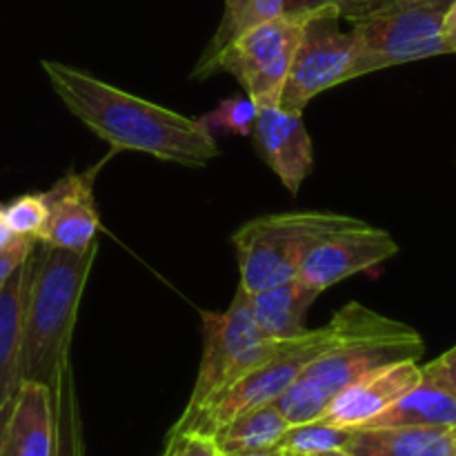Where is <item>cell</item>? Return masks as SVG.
Listing matches in <instances>:
<instances>
[{"mask_svg":"<svg viewBox=\"0 0 456 456\" xmlns=\"http://www.w3.org/2000/svg\"><path fill=\"white\" fill-rule=\"evenodd\" d=\"M96 169L89 172H67L58 178L47 194L49 216L40 243L49 248L83 252L96 243L101 232L96 199H94V178Z\"/></svg>","mask_w":456,"mask_h":456,"instance_id":"13","label":"cell"},{"mask_svg":"<svg viewBox=\"0 0 456 456\" xmlns=\"http://www.w3.org/2000/svg\"><path fill=\"white\" fill-rule=\"evenodd\" d=\"M396 0H283V13L292 18L332 16L338 20L356 22Z\"/></svg>","mask_w":456,"mask_h":456,"instance_id":"23","label":"cell"},{"mask_svg":"<svg viewBox=\"0 0 456 456\" xmlns=\"http://www.w3.org/2000/svg\"><path fill=\"white\" fill-rule=\"evenodd\" d=\"M49 392H52L53 417H56V452L53 456H85L83 419H80L71 361L62 365Z\"/></svg>","mask_w":456,"mask_h":456,"instance_id":"20","label":"cell"},{"mask_svg":"<svg viewBox=\"0 0 456 456\" xmlns=\"http://www.w3.org/2000/svg\"><path fill=\"white\" fill-rule=\"evenodd\" d=\"M410 4H419V7H426L432 9V12H439V13H448V9L452 7L456 0H405Z\"/></svg>","mask_w":456,"mask_h":456,"instance_id":"31","label":"cell"},{"mask_svg":"<svg viewBox=\"0 0 456 456\" xmlns=\"http://www.w3.org/2000/svg\"><path fill=\"white\" fill-rule=\"evenodd\" d=\"M289 430V421L274 403L249 410L227 423L214 435L223 454L256 452V450L279 448L281 439Z\"/></svg>","mask_w":456,"mask_h":456,"instance_id":"19","label":"cell"},{"mask_svg":"<svg viewBox=\"0 0 456 456\" xmlns=\"http://www.w3.org/2000/svg\"><path fill=\"white\" fill-rule=\"evenodd\" d=\"M62 105L114 151H138L185 167H205L218 156V142L203 118H190L169 107L96 78L58 61L40 62Z\"/></svg>","mask_w":456,"mask_h":456,"instance_id":"1","label":"cell"},{"mask_svg":"<svg viewBox=\"0 0 456 456\" xmlns=\"http://www.w3.org/2000/svg\"><path fill=\"white\" fill-rule=\"evenodd\" d=\"M34 252V249H31ZM31 252H9V254H0V289L4 288L9 279H12L13 272L20 267V263L29 256Z\"/></svg>","mask_w":456,"mask_h":456,"instance_id":"29","label":"cell"},{"mask_svg":"<svg viewBox=\"0 0 456 456\" xmlns=\"http://www.w3.org/2000/svg\"><path fill=\"white\" fill-rule=\"evenodd\" d=\"M421 372L426 381L435 383V386H439L441 390H445L456 399V346L450 347L441 356H436L430 363L421 365Z\"/></svg>","mask_w":456,"mask_h":456,"instance_id":"27","label":"cell"},{"mask_svg":"<svg viewBox=\"0 0 456 456\" xmlns=\"http://www.w3.org/2000/svg\"><path fill=\"white\" fill-rule=\"evenodd\" d=\"M352 439V430L328 426L323 421H307L298 426H289L279 448L297 456H316L332 450L347 448Z\"/></svg>","mask_w":456,"mask_h":456,"instance_id":"22","label":"cell"},{"mask_svg":"<svg viewBox=\"0 0 456 456\" xmlns=\"http://www.w3.org/2000/svg\"><path fill=\"white\" fill-rule=\"evenodd\" d=\"M305 22V18L285 13L261 22L225 45L209 61L196 62L191 78L205 80L227 71L258 107L279 105Z\"/></svg>","mask_w":456,"mask_h":456,"instance_id":"7","label":"cell"},{"mask_svg":"<svg viewBox=\"0 0 456 456\" xmlns=\"http://www.w3.org/2000/svg\"><path fill=\"white\" fill-rule=\"evenodd\" d=\"M96 256L98 240L83 252L36 243L22 319V381L52 387L71 361V334Z\"/></svg>","mask_w":456,"mask_h":456,"instance_id":"3","label":"cell"},{"mask_svg":"<svg viewBox=\"0 0 456 456\" xmlns=\"http://www.w3.org/2000/svg\"><path fill=\"white\" fill-rule=\"evenodd\" d=\"M252 136L267 167L279 176L289 194H298L314 167V147L303 111H289L279 105L258 107Z\"/></svg>","mask_w":456,"mask_h":456,"instance_id":"12","label":"cell"},{"mask_svg":"<svg viewBox=\"0 0 456 456\" xmlns=\"http://www.w3.org/2000/svg\"><path fill=\"white\" fill-rule=\"evenodd\" d=\"M354 221V216L332 212H281L243 223L232 234L240 274L239 288L256 294L297 279L307 252L321 239Z\"/></svg>","mask_w":456,"mask_h":456,"instance_id":"4","label":"cell"},{"mask_svg":"<svg viewBox=\"0 0 456 456\" xmlns=\"http://www.w3.org/2000/svg\"><path fill=\"white\" fill-rule=\"evenodd\" d=\"M279 16H283V0H225L221 25H218L216 34L209 40L208 49L199 58V62L216 56L225 45H230L232 40L239 38L252 27Z\"/></svg>","mask_w":456,"mask_h":456,"instance_id":"21","label":"cell"},{"mask_svg":"<svg viewBox=\"0 0 456 456\" xmlns=\"http://www.w3.org/2000/svg\"><path fill=\"white\" fill-rule=\"evenodd\" d=\"M316 298L319 297L297 279L249 294L254 321L270 341H294L303 337L307 332V312Z\"/></svg>","mask_w":456,"mask_h":456,"instance_id":"17","label":"cell"},{"mask_svg":"<svg viewBox=\"0 0 456 456\" xmlns=\"http://www.w3.org/2000/svg\"><path fill=\"white\" fill-rule=\"evenodd\" d=\"M423 372L419 361H396L363 374L343 387L316 421L343 430H359L386 412L405 392L421 383Z\"/></svg>","mask_w":456,"mask_h":456,"instance_id":"11","label":"cell"},{"mask_svg":"<svg viewBox=\"0 0 456 456\" xmlns=\"http://www.w3.org/2000/svg\"><path fill=\"white\" fill-rule=\"evenodd\" d=\"M330 341H332V325L328 321L323 328L307 330L303 337L283 343L274 354L243 374L221 395L212 396L194 414L178 419L167 436L181 435V432H200V435L214 436L240 414L274 403L301 377L303 370L316 356L323 354Z\"/></svg>","mask_w":456,"mask_h":456,"instance_id":"5","label":"cell"},{"mask_svg":"<svg viewBox=\"0 0 456 456\" xmlns=\"http://www.w3.org/2000/svg\"><path fill=\"white\" fill-rule=\"evenodd\" d=\"M36 248V240L22 239L9 225L7 216H4V205H0V254L9 252H31Z\"/></svg>","mask_w":456,"mask_h":456,"instance_id":"28","label":"cell"},{"mask_svg":"<svg viewBox=\"0 0 456 456\" xmlns=\"http://www.w3.org/2000/svg\"><path fill=\"white\" fill-rule=\"evenodd\" d=\"M354 456H456V426L361 428L347 444Z\"/></svg>","mask_w":456,"mask_h":456,"instance_id":"16","label":"cell"},{"mask_svg":"<svg viewBox=\"0 0 456 456\" xmlns=\"http://www.w3.org/2000/svg\"><path fill=\"white\" fill-rule=\"evenodd\" d=\"M316 456H354V454H352L347 448H341V450H332V452H323V454H316Z\"/></svg>","mask_w":456,"mask_h":456,"instance_id":"33","label":"cell"},{"mask_svg":"<svg viewBox=\"0 0 456 456\" xmlns=\"http://www.w3.org/2000/svg\"><path fill=\"white\" fill-rule=\"evenodd\" d=\"M330 325L332 341L323 354L316 356L274 401L289 426L316 421L330 401L363 374L396 361H421L426 352L417 330L359 301L343 305L330 319Z\"/></svg>","mask_w":456,"mask_h":456,"instance_id":"2","label":"cell"},{"mask_svg":"<svg viewBox=\"0 0 456 456\" xmlns=\"http://www.w3.org/2000/svg\"><path fill=\"white\" fill-rule=\"evenodd\" d=\"M399 254L390 232L356 218L352 225L332 232L307 252L298 265L297 281L316 297L350 276L379 267Z\"/></svg>","mask_w":456,"mask_h":456,"instance_id":"10","label":"cell"},{"mask_svg":"<svg viewBox=\"0 0 456 456\" xmlns=\"http://www.w3.org/2000/svg\"><path fill=\"white\" fill-rule=\"evenodd\" d=\"M223 456H285V450L270 448V450H256V452H236V454H223Z\"/></svg>","mask_w":456,"mask_h":456,"instance_id":"32","label":"cell"},{"mask_svg":"<svg viewBox=\"0 0 456 456\" xmlns=\"http://www.w3.org/2000/svg\"><path fill=\"white\" fill-rule=\"evenodd\" d=\"M444 38L448 43L450 53H456V3L444 16Z\"/></svg>","mask_w":456,"mask_h":456,"instance_id":"30","label":"cell"},{"mask_svg":"<svg viewBox=\"0 0 456 456\" xmlns=\"http://www.w3.org/2000/svg\"><path fill=\"white\" fill-rule=\"evenodd\" d=\"M352 78H361L359 47L352 31H343L338 18H310L294 53L279 107L305 111L312 98Z\"/></svg>","mask_w":456,"mask_h":456,"instance_id":"9","label":"cell"},{"mask_svg":"<svg viewBox=\"0 0 456 456\" xmlns=\"http://www.w3.org/2000/svg\"><path fill=\"white\" fill-rule=\"evenodd\" d=\"M4 216L18 236L40 243L49 216L47 194L45 191H29V194L18 196L12 203L4 205Z\"/></svg>","mask_w":456,"mask_h":456,"instance_id":"24","label":"cell"},{"mask_svg":"<svg viewBox=\"0 0 456 456\" xmlns=\"http://www.w3.org/2000/svg\"><path fill=\"white\" fill-rule=\"evenodd\" d=\"M352 36L359 47L361 76L450 53L444 38V13L405 0L352 22Z\"/></svg>","mask_w":456,"mask_h":456,"instance_id":"8","label":"cell"},{"mask_svg":"<svg viewBox=\"0 0 456 456\" xmlns=\"http://www.w3.org/2000/svg\"><path fill=\"white\" fill-rule=\"evenodd\" d=\"M283 343L263 337L252 314V303L245 289H236L230 307L221 314H203V356L199 377L181 417H190L212 396L239 381L243 374L274 354Z\"/></svg>","mask_w":456,"mask_h":456,"instance_id":"6","label":"cell"},{"mask_svg":"<svg viewBox=\"0 0 456 456\" xmlns=\"http://www.w3.org/2000/svg\"><path fill=\"white\" fill-rule=\"evenodd\" d=\"M31 254L0 289V432L22 386V319Z\"/></svg>","mask_w":456,"mask_h":456,"instance_id":"15","label":"cell"},{"mask_svg":"<svg viewBox=\"0 0 456 456\" xmlns=\"http://www.w3.org/2000/svg\"><path fill=\"white\" fill-rule=\"evenodd\" d=\"M56 417L52 392L38 381H22L0 432V456H53Z\"/></svg>","mask_w":456,"mask_h":456,"instance_id":"14","label":"cell"},{"mask_svg":"<svg viewBox=\"0 0 456 456\" xmlns=\"http://www.w3.org/2000/svg\"><path fill=\"white\" fill-rule=\"evenodd\" d=\"M163 456H223L216 439L200 432H181L167 436Z\"/></svg>","mask_w":456,"mask_h":456,"instance_id":"26","label":"cell"},{"mask_svg":"<svg viewBox=\"0 0 456 456\" xmlns=\"http://www.w3.org/2000/svg\"><path fill=\"white\" fill-rule=\"evenodd\" d=\"M456 426V399L435 383H421L379 414L365 428H445ZM361 430V428H359Z\"/></svg>","mask_w":456,"mask_h":456,"instance_id":"18","label":"cell"},{"mask_svg":"<svg viewBox=\"0 0 456 456\" xmlns=\"http://www.w3.org/2000/svg\"><path fill=\"white\" fill-rule=\"evenodd\" d=\"M258 105L243 94V96H232L218 102L212 114L205 116L208 127H218L223 132H230L234 136H252L254 120H256Z\"/></svg>","mask_w":456,"mask_h":456,"instance_id":"25","label":"cell"},{"mask_svg":"<svg viewBox=\"0 0 456 456\" xmlns=\"http://www.w3.org/2000/svg\"><path fill=\"white\" fill-rule=\"evenodd\" d=\"M285 456H297V454H289V452H285Z\"/></svg>","mask_w":456,"mask_h":456,"instance_id":"34","label":"cell"}]
</instances>
